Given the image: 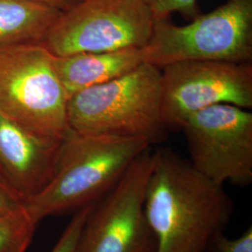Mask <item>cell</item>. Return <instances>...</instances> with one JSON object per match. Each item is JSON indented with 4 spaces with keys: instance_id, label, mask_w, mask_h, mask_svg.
Listing matches in <instances>:
<instances>
[{
    "instance_id": "6da1fadb",
    "label": "cell",
    "mask_w": 252,
    "mask_h": 252,
    "mask_svg": "<svg viewBox=\"0 0 252 252\" xmlns=\"http://www.w3.org/2000/svg\"><path fill=\"white\" fill-rule=\"evenodd\" d=\"M145 215L155 252H207L233 212L223 185L210 180L170 148L153 152Z\"/></svg>"
},
{
    "instance_id": "4fadbf2b",
    "label": "cell",
    "mask_w": 252,
    "mask_h": 252,
    "mask_svg": "<svg viewBox=\"0 0 252 252\" xmlns=\"http://www.w3.org/2000/svg\"><path fill=\"white\" fill-rule=\"evenodd\" d=\"M36 226L26 207L0 217V252H27Z\"/></svg>"
},
{
    "instance_id": "277c9868",
    "label": "cell",
    "mask_w": 252,
    "mask_h": 252,
    "mask_svg": "<svg viewBox=\"0 0 252 252\" xmlns=\"http://www.w3.org/2000/svg\"><path fill=\"white\" fill-rule=\"evenodd\" d=\"M68 95L43 45L0 52V115L33 132L62 140L70 128Z\"/></svg>"
},
{
    "instance_id": "5b68a950",
    "label": "cell",
    "mask_w": 252,
    "mask_h": 252,
    "mask_svg": "<svg viewBox=\"0 0 252 252\" xmlns=\"http://www.w3.org/2000/svg\"><path fill=\"white\" fill-rule=\"evenodd\" d=\"M144 50L146 63L159 68L182 61L251 63L252 0H227L186 26L155 21Z\"/></svg>"
},
{
    "instance_id": "7a4b0ae2",
    "label": "cell",
    "mask_w": 252,
    "mask_h": 252,
    "mask_svg": "<svg viewBox=\"0 0 252 252\" xmlns=\"http://www.w3.org/2000/svg\"><path fill=\"white\" fill-rule=\"evenodd\" d=\"M149 148L142 138L81 134L70 129L63 139L53 178L26 202L28 214L38 224L48 217L95 203Z\"/></svg>"
},
{
    "instance_id": "8fae6325",
    "label": "cell",
    "mask_w": 252,
    "mask_h": 252,
    "mask_svg": "<svg viewBox=\"0 0 252 252\" xmlns=\"http://www.w3.org/2000/svg\"><path fill=\"white\" fill-rule=\"evenodd\" d=\"M144 48L54 55V67L70 97L80 91L116 80L146 63Z\"/></svg>"
},
{
    "instance_id": "3957f363",
    "label": "cell",
    "mask_w": 252,
    "mask_h": 252,
    "mask_svg": "<svg viewBox=\"0 0 252 252\" xmlns=\"http://www.w3.org/2000/svg\"><path fill=\"white\" fill-rule=\"evenodd\" d=\"M69 128L81 134L137 137L149 144L164 141L161 68L143 63L116 80L68 98Z\"/></svg>"
},
{
    "instance_id": "5bb4252c",
    "label": "cell",
    "mask_w": 252,
    "mask_h": 252,
    "mask_svg": "<svg viewBox=\"0 0 252 252\" xmlns=\"http://www.w3.org/2000/svg\"><path fill=\"white\" fill-rule=\"evenodd\" d=\"M94 203L77 210L51 252H76L81 230Z\"/></svg>"
},
{
    "instance_id": "9a60e30c",
    "label": "cell",
    "mask_w": 252,
    "mask_h": 252,
    "mask_svg": "<svg viewBox=\"0 0 252 252\" xmlns=\"http://www.w3.org/2000/svg\"><path fill=\"white\" fill-rule=\"evenodd\" d=\"M155 21L167 20L172 13L180 12L190 17L197 16L198 0H143Z\"/></svg>"
},
{
    "instance_id": "52a82bcc",
    "label": "cell",
    "mask_w": 252,
    "mask_h": 252,
    "mask_svg": "<svg viewBox=\"0 0 252 252\" xmlns=\"http://www.w3.org/2000/svg\"><path fill=\"white\" fill-rule=\"evenodd\" d=\"M152 167L153 151L149 148L117 184L94 204L76 252H155V238L144 209Z\"/></svg>"
},
{
    "instance_id": "9c48e42d",
    "label": "cell",
    "mask_w": 252,
    "mask_h": 252,
    "mask_svg": "<svg viewBox=\"0 0 252 252\" xmlns=\"http://www.w3.org/2000/svg\"><path fill=\"white\" fill-rule=\"evenodd\" d=\"M161 83L162 116L169 130L219 104L252 108V63L176 62L161 68Z\"/></svg>"
},
{
    "instance_id": "30bf717a",
    "label": "cell",
    "mask_w": 252,
    "mask_h": 252,
    "mask_svg": "<svg viewBox=\"0 0 252 252\" xmlns=\"http://www.w3.org/2000/svg\"><path fill=\"white\" fill-rule=\"evenodd\" d=\"M62 142L0 115V174L26 200L33 197L53 178Z\"/></svg>"
},
{
    "instance_id": "2e32d148",
    "label": "cell",
    "mask_w": 252,
    "mask_h": 252,
    "mask_svg": "<svg viewBox=\"0 0 252 252\" xmlns=\"http://www.w3.org/2000/svg\"><path fill=\"white\" fill-rule=\"evenodd\" d=\"M207 252H252V226L235 239L228 238L223 233L217 234Z\"/></svg>"
},
{
    "instance_id": "8992f818",
    "label": "cell",
    "mask_w": 252,
    "mask_h": 252,
    "mask_svg": "<svg viewBox=\"0 0 252 252\" xmlns=\"http://www.w3.org/2000/svg\"><path fill=\"white\" fill-rule=\"evenodd\" d=\"M154 22L143 0H82L61 13L42 45L54 56L144 48Z\"/></svg>"
},
{
    "instance_id": "7c38bea8",
    "label": "cell",
    "mask_w": 252,
    "mask_h": 252,
    "mask_svg": "<svg viewBox=\"0 0 252 252\" xmlns=\"http://www.w3.org/2000/svg\"><path fill=\"white\" fill-rule=\"evenodd\" d=\"M61 13L34 0H0V52L42 45Z\"/></svg>"
},
{
    "instance_id": "ba28073f",
    "label": "cell",
    "mask_w": 252,
    "mask_h": 252,
    "mask_svg": "<svg viewBox=\"0 0 252 252\" xmlns=\"http://www.w3.org/2000/svg\"><path fill=\"white\" fill-rule=\"evenodd\" d=\"M192 165L223 185L247 186L252 181V113L228 104L208 107L180 126Z\"/></svg>"
},
{
    "instance_id": "ac0fdd59",
    "label": "cell",
    "mask_w": 252,
    "mask_h": 252,
    "mask_svg": "<svg viewBox=\"0 0 252 252\" xmlns=\"http://www.w3.org/2000/svg\"><path fill=\"white\" fill-rule=\"evenodd\" d=\"M38 3H41L48 7L57 9L61 12H64L71 9L82 0H34Z\"/></svg>"
},
{
    "instance_id": "e0dca14e",
    "label": "cell",
    "mask_w": 252,
    "mask_h": 252,
    "mask_svg": "<svg viewBox=\"0 0 252 252\" xmlns=\"http://www.w3.org/2000/svg\"><path fill=\"white\" fill-rule=\"evenodd\" d=\"M26 202V198L0 174V217L23 209Z\"/></svg>"
}]
</instances>
